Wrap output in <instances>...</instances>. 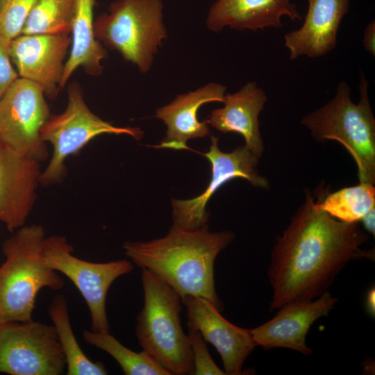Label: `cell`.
Listing matches in <instances>:
<instances>
[{"instance_id":"cell-1","label":"cell","mask_w":375,"mask_h":375,"mask_svg":"<svg viewBox=\"0 0 375 375\" xmlns=\"http://www.w3.org/2000/svg\"><path fill=\"white\" fill-rule=\"evenodd\" d=\"M367 240L358 222H341L316 208L307 190L304 202L272 251L270 310L319 297L349 261L372 259L374 251L360 247Z\"/></svg>"},{"instance_id":"cell-2","label":"cell","mask_w":375,"mask_h":375,"mask_svg":"<svg viewBox=\"0 0 375 375\" xmlns=\"http://www.w3.org/2000/svg\"><path fill=\"white\" fill-rule=\"evenodd\" d=\"M230 231L210 232L208 226L186 230L174 224L168 233L149 242H126L125 254L141 269L157 276L181 297L192 295L219 310L214 276L217 256L233 240Z\"/></svg>"},{"instance_id":"cell-3","label":"cell","mask_w":375,"mask_h":375,"mask_svg":"<svg viewBox=\"0 0 375 375\" xmlns=\"http://www.w3.org/2000/svg\"><path fill=\"white\" fill-rule=\"evenodd\" d=\"M42 226H23L2 244L5 261L0 266V322L33 319L38 292L59 290L64 281L46 262Z\"/></svg>"},{"instance_id":"cell-4","label":"cell","mask_w":375,"mask_h":375,"mask_svg":"<svg viewBox=\"0 0 375 375\" xmlns=\"http://www.w3.org/2000/svg\"><path fill=\"white\" fill-rule=\"evenodd\" d=\"M360 100L351 99V88L341 81L334 97L305 115L301 123L319 142L335 140L353 158L360 183H375V119L368 96V82L360 75Z\"/></svg>"},{"instance_id":"cell-5","label":"cell","mask_w":375,"mask_h":375,"mask_svg":"<svg viewBox=\"0 0 375 375\" xmlns=\"http://www.w3.org/2000/svg\"><path fill=\"white\" fill-rule=\"evenodd\" d=\"M142 269L144 303L137 317L138 342L169 374H194L191 348L180 319L181 297L157 276Z\"/></svg>"},{"instance_id":"cell-6","label":"cell","mask_w":375,"mask_h":375,"mask_svg":"<svg viewBox=\"0 0 375 375\" xmlns=\"http://www.w3.org/2000/svg\"><path fill=\"white\" fill-rule=\"evenodd\" d=\"M162 9V0H116L94 19L95 37L145 74L167 37Z\"/></svg>"},{"instance_id":"cell-7","label":"cell","mask_w":375,"mask_h":375,"mask_svg":"<svg viewBox=\"0 0 375 375\" xmlns=\"http://www.w3.org/2000/svg\"><path fill=\"white\" fill-rule=\"evenodd\" d=\"M101 134L128 135L140 140L144 132L140 128L119 127L103 120L88 107L81 86L71 83L65 110L50 115L40 132L42 141L53 148L48 166L41 174L40 183L50 185L61 180L66 172L67 158Z\"/></svg>"},{"instance_id":"cell-8","label":"cell","mask_w":375,"mask_h":375,"mask_svg":"<svg viewBox=\"0 0 375 375\" xmlns=\"http://www.w3.org/2000/svg\"><path fill=\"white\" fill-rule=\"evenodd\" d=\"M42 247L47 263L67 276L83 297L90 314L91 330L110 333L106 296L117 278L133 270L132 262L126 260L93 262L80 259L73 255V247L61 235L44 238Z\"/></svg>"},{"instance_id":"cell-9","label":"cell","mask_w":375,"mask_h":375,"mask_svg":"<svg viewBox=\"0 0 375 375\" xmlns=\"http://www.w3.org/2000/svg\"><path fill=\"white\" fill-rule=\"evenodd\" d=\"M65 369L53 326L33 319L0 322V373L60 375Z\"/></svg>"},{"instance_id":"cell-10","label":"cell","mask_w":375,"mask_h":375,"mask_svg":"<svg viewBox=\"0 0 375 375\" xmlns=\"http://www.w3.org/2000/svg\"><path fill=\"white\" fill-rule=\"evenodd\" d=\"M43 89L17 78L0 97V141L39 162L48 151L40 132L50 117Z\"/></svg>"},{"instance_id":"cell-11","label":"cell","mask_w":375,"mask_h":375,"mask_svg":"<svg viewBox=\"0 0 375 375\" xmlns=\"http://www.w3.org/2000/svg\"><path fill=\"white\" fill-rule=\"evenodd\" d=\"M211 165V178L205 190L196 197L172 199L173 224L186 230H197L207 226L209 213L206 206L212 196L226 183L235 178L248 181L254 187L267 189V178L259 174L260 158L245 145L225 153L219 149L218 138L211 137L208 152L203 153Z\"/></svg>"},{"instance_id":"cell-12","label":"cell","mask_w":375,"mask_h":375,"mask_svg":"<svg viewBox=\"0 0 375 375\" xmlns=\"http://www.w3.org/2000/svg\"><path fill=\"white\" fill-rule=\"evenodd\" d=\"M70 33L20 34L10 41V55L19 75L38 84L49 99L60 90Z\"/></svg>"},{"instance_id":"cell-13","label":"cell","mask_w":375,"mask_h":375,"mask_svg":"<svg viewBox=\"0 0 375 375\" xmlns=\"http://www.w3.org/2000/svg\"><path fill=\"white\" fill-rule=\"evenodd\" d=\"M188 322L218 351L228 375L243 374V365L256 347L250 329L241 328L226 320L212 303L201 297H181Z\"/></svg>"},{"instance_id":"cell-14","label":"cell","mask_w":375,"mask_h":375,"mask_svg":"<svg viewBox=\"0 0 375 375\" xmlns=\"http://www.w3.org/2000/svg\"><path fill=\"white\" fill-rule=\"evenodd\" d=\"M337 301L326 291L312 300L284 305L272 319L250 329L256 346L265 349L286 348L310 356L312 349L306 344L308 331L316 320L328 315Z\"/></svg>"},{"instance_id":"cell-15","label":"cell","mask_w":375,"mask_h":375,"mask_svg":"<svg viewBox=\"0 0 375 375\" xmlns=\"http://www.w3.org/2000/svg\"><path fill=\"white\" fill-rule=\"evenodd\" d=\"M40 162L0 141V222L14 232L24 226L40 183Z\"/></svg>"},{"instance_id":"cell-16","label":"cell","mask_w":375,"mask_h":375,"mask_svg":"<svg viewBox=\"0 0 375 375\" xmlns=\"http://www.w3.org/2000/svg\"><path fill=\"white\" fill-rule=\"evenodd\" d=\"M226 88L217 83H210L194 91L177 95L169 103L158 108L155 117L167 126L165 137L156 147L176 150L188 149L191 139L203 138L210 133L206 120L197 118L199 108L210 102H223Z\"/></svg>"},{"instance_id":"cell-17","label":"cell","mask_w":375,"mask_h":375,"mask_svg":"<svg viewBox=\"0 0 375 375\" xmlns=\"http://www.w3.org/2000/svg\"><path fill=\"white\" fill-rule=\"evenodd\" d=\"M308 9L302 26L284 35L290 58L322 57L337 42L340 23L349 10L350 0H308Z\"/></svg>"},{"instance_id":"cell-18","label":"cell","mask_w":375,"mask_h":375,"mask_svg":"<svg viewBox=\"0 0 375 375\" xmlns=\"http://www.w3.org/2000/svg\"><path fill=\"white\" fill-rule=\"evenodd\" d=\"M302 19L292 0H216L210 6L206 26L217 33L228 26L235 30L282 27L281 18Z\"/></svg>"},{"instance_id":"cell-19","label":"cell","mask_w":375,"mask_h":375,"mask_svg":"<svg viewBox=\"0 0 375 375\" xmlns=\"http://www.w3.org/2000/svg\"><path fill=\"white\" fill-rule=\"evenodd\" d=\"M267 97L256 82L247 83L238 91L225 94L224 106L212 110L206 119L210 126L224 133H237L245 142V146L260 158L264 144L259 128L258 116Z\"/></svg>"},{"instance_id":"cell-20","label":"cell","mask_w":375,"mask_h":375,"mask_svg":"<svg viewBox=\"0 0 375 375\" xmlns=\"http://www.w3.org/2000/svg\"><path fill=\"white\" fill-rule=\"evenodd\" d=\"M95 1L74 0L72 43L69 56L65 64L60 88L65 87L79 67L91 76H99L103 72L101 61L107 57V51L94 35Z\"/></svg>"},{"instance_id":"cell-21","label":"cell","mask_w":375,"mask_h":375,"mask_svg":"<svg viewBox=\"0 0 375 375\" xmlns=\"http://www.w3.org/2000/svg\"><path fill=\"white\" fill-rule=\"evenodd\" d=\"M66 360L67 375H106L104 365L89 359L79 346L70 322L67 300L63 294L53 297L48 307Z\"/></svg>"},{"instance_id":"cell-22","label":"cell","mask_w":375,"mask_h":375,"mask_svg":"<svg viewBox=\"0 0 375 375\" xmlns=\"http://www.w3.org/2000/svg\"><path fill=\"white\" fill-rule=\"evenodd\" d=\"M370 183H360L318 197L316 208L333 218L346 223L358 222L375 207V187Z\"/></svg>"},{"instance_id":"cell-23","label":"cell","mask_w":375,"mask_h":375,"mask_svg":"<svg viewBox=\"0 0 375 375\" xmlns=\"http://www.w3.org/2000/svg\"><path fill=\"white\" fill-rule=\"evenodd\" d=\"M85 341L111 356L126 375H170L144 351L135 352L124 346L110 333L83 332Z\"/></svg>"},{"instance_id":"cell-24","label":"cell","mask_w":375,"mask_h":375,"mask_svg":"<svg viewBox=\"0 0 375 375\" xmlns=\"http://www.w3.org/2000/svg\"><path fill=\"white\" fill-rule=\"evenodd\" d=\"M74 0H37L21 34L71 33Z\"/></svg>"},{"instance_id":"cell-25","label":"cell","mask_w":375,"mask_h":375,"mask_svg":"<svg viewBox=\"0 0 375 375\" xmlns=\"http://www.w3.org/2000/svg\"><path fill=\"white\" fill-rule=\"evenodd\" d=\"M36 1L1 0L0 33L10 40L20 35Z\"/></svg>"},{"instance_id":"cell-26","label":"cell","mask_w":375,"mask_h":375,"mask_svg":"<svg viewBox=\"0 0 375 375\" xmlns=\"http://www.w3.org/2000/svg\"><path fill=\"white\" fill-rule=\"evenodd\" d=\"M188 338L190 342L194 375H222L226 374L213 361L201 333L193 326L187 324Z\"/></svg>"},{"instance_id":"cell-27","label":"cell","mask_w":375,"mask_h":375,"mask_svg":"<svg viewBox=\"0 0 375 375\" xmlns=\"http://www.w3.org/2000/svg\"><path fill=\"white\" fill-rule=\"evenodd\" d=\"M10 41L0 33V97L19 78L10 55Z\"/></svg>"},{"instance_id":"cell-28","label":"cell","mask_w":375,"mask_h":375,"mask_svg":"<svg viewBox=\"0 0 375 375\" xmlns=\"http://www.w3.org/2000/svg\"><path fill=\"white\" fill-rule=\"evenodd\" d=\"M363 46L371 55H375V21L372 20L366 26L363 39Z\"/></svg>"},{"instance_id":"cell-29","label":"cell","mask_w":375,"mask_h":375,"mask_svg":"<svg viewBox=\"0 0 375 375\" xmlns=\"http://www.w3.org/2000/svg\"><path fill=\"white\" fill-rule=\"evenodd\" d=\"M365 230L374 235L375 234V207L371 209L360 219Z\"/></svg>"},{"instance_id":"cell-30","label":"cell","mask_w":375,"mask_h":375,"mask_svg":"<svg viewBox=\"0 0 375 375\" xmlns=\"http://www.w3.org/2000/svg\"><path fill=\"white\" fill-rule=\"evenodd\" d=\"M375 290L374 288H371L367 294L366 297V308L368 313L374 317L375 313Z\"/></svg>"},{"instance_id":"cell-31","label":"cell","mask_w":375,"mask_h":375,"mask_svg":"<svg viewBox=\"0 0 375 375\" xmlns=\"http://www.w3.org/2000/svg\"><path fill=\"white\" fill-rule=\"evenodd\" d=\"M0 1H1V0H0Z\"/></svg>"}]
</instances>
